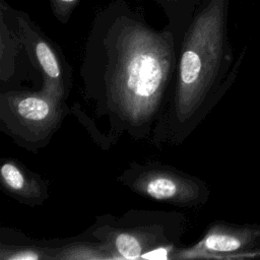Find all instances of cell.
I'll return each instance as SVG.
<instances>
[{
    "instance_id": "8fae6325",
    "label": "cell",
    "mask_w": 260,
    "mask_h": 260,
    "mask_svg": "<svg viewBox=\"0 0 260 260\" xmlns=\"http://www.w3.org/2000/svg\"><path fill=\"white\" fill-rule=\"evenodd\" d=\"M19 49H21V43L16 30L0 12V79L2 82H6L14 74Z\"/></svg>"
},
{
    "instance_id": "8992f818",
    "label": "cell",
    "mask_w": 260,
    "mask_h": 260,
    "mask_svg": "<svg viewBox=\"0 0 260 260\" xmlns=\"http://www.w3.org/2000/svg\"><path fill=\"white\" fill-rule=\"evenodd\" d=\"M0 12L16 30L22 49L30 63L42 75L41 89L67 101L72 89V69L59 46L37 25L29 15L0 0Z\"/></svg>"
},
{
    "instance_id": "3957f363",
    "label": "cell",
    "mask_w": 260,
    "mask_h": 260,
    "mask_svg": "<svg viewBox=\"0 0 260 260\" xmlns=\"http://www.w3.org/2000/svg\"><path fill=\"white\" fill-rule=\"evenodd\" d=\"M188 229L177 211L131 209L120 216H98L87 229L114 259H172Z\"/></svg>"
},
{
    "instance_id": "5bb4252c",
    "label": "cell",
    "mask_w": 260,
    "mask_h": 260,
    "mask_svg": "<svg viewBox=\"0 0 260 260\" xmlns=\"http://www.w3.org/2000/svg\"><path fill=\"white\" fill-rule=\"evenodd\" d=\"M258 254H259V255H260V249H259V251H258Z\"/></svg>"
},
{
    "instance_id": "52a82bcc",
    "label": "cell",
    "mask_w": 260,
    "mask_h": 260,
    "mask_svg": "<svg viewBox=\"0 0 260 260\" xmlns=\"http://www.w3.org/2000/svg\"><path fill=\"white\" fill-rule=\"evenodd\" d=\"M260 243V228L240 226L223 222L212 223L199 241L190 247H180L175 259H232L250 256Z\"/></svg>"
},
{
    "instance_id": "7a4b0ae2",
    "label": "cell",
    "mask_w": 260,
    "mask_h": 260,
    "mask_svg": "<svg viewBox=\"0 0 260 260\" xmlns=\"http://www.w3.org/2000/svg\"><path fill=\"white\" fill-rule=\"evenodd\" d=\"M229 0H200L180 43L168 105L153 128L156 147L181 145L205 119L232 81Z\"/></svg>"
},
{
    "instance_id": "30bf717a",
    "label": "cell",
    "mask_w": 260,
    "mask_h": 260,
    "mask_svg": "<svg viewBox=\"0 0 260 260\" xmlns=\"http://www.w3.org/2000/svg\"><path fill=\"white\" fill-rule=\"evenodd\" d=\"M114 259L105 245L86 230L81 235L62 239L57 260Z\"/></svg>"
},
{
    "instance_id": "6da1fadb",
    "label": "cell",
    "mask_w": 260,
    "mask_h": 260,
    "mask_svg": "<svg viewBox=\"0 0 260 260\" xmlns=\"http://www.w3.org/2000/svg\"><path fill=\"white\" fill-rule=\"evenodd\" d=\"M178 53L172 29L151 26L126 1L95 13L79 75L83 100L104 122L106 149L125 135L150 139L169 102Z\"/></svg>"
},
{
    "instance_id": "5b68a950",
    "label": "cell",
    "mask_w": 260,
    "mask_h": 260,
    "mask_svg": "<svg viewBox=\"0 0 260 260\" xmlns=\"http://www.w3.org/2000/svg\"><path fill=\"white\" fill-rule=\"evenodd\" d=\"M116 180L141 197L179 208L201 207L210 195L202 179L157 160L132 161Z\"/></svg>"
},
{
    "instance_id": "4fadbf2b",
    "label": "cell",
    "mask_w": 260,
    "mask_h": 260,
    "mask_svg": "<svg viewBox=\"0 0 260 260\" xmlns=\"http://www.w3.org/2000/svg\"><path fill=\"white\" fill-rule=\"evenodd\" d=\"M55 18L65 24L81 0H48Z\"/></svg>"
},
{
    "instance_id": "9c48e42d",
    "label": "cell",
    "mask_w": 260,
    "mask_h": 260,
    "mask_svg": "<svg viewBox=\"0 0 260 260\" xmlns=\"http://www.w3.org/2000/svg\"><path fill=\"white\" fill-rule=\"evenodd\" d=\"M62 239L36 240L10 228L0 229L1 260H57Z\"/></svg>"
},
{
    "instance_id": "277c9868",
    "label": "cell",
    "mask_w": 260,
    "mask_h": 260,
    "mask_svg": "<svg viewBox=\"0 0 260 260\" xmlns=\"http://www.w3.org/2000/svg\"><path fill=\"white\" fill-rule=\"evenodd\" d=\"M71 112L66 101L39 90L0 93V131L18 146L37 153L45 148Z\"/></svg>"
},
{
    "instance_id": "7c38bea8",
    "label": "cell",
    "mask_w": 260,
    "mask_h": 260,
    "mask_svg": "<svg viewBox=\"0 0 260 260\" xmlns=\"http://www.w3.org/2000/svg\"><path fill=\"white\" fill-rule=\"evenodd\" d=\"M165 12L167 25L174 32L178 43L200 0H152Z\"/></svg>"
},
{
    "instance_id": "ba28073f",
    "label": "cell",
    "mask_w": 260,
    "mask_h": 260,
    "mask_svg": "<svg viewBox=\"0 0 260 260\" xmlns=\"http://www.w3.org/2000/svg\"><path fill=\"white\" fill-rule=\"evenodd\" d=\"M0 185L8 196L28 206L43 205L50 196L49 180L11 157L1 158Z\"/></svg>"
}]
</instances>
